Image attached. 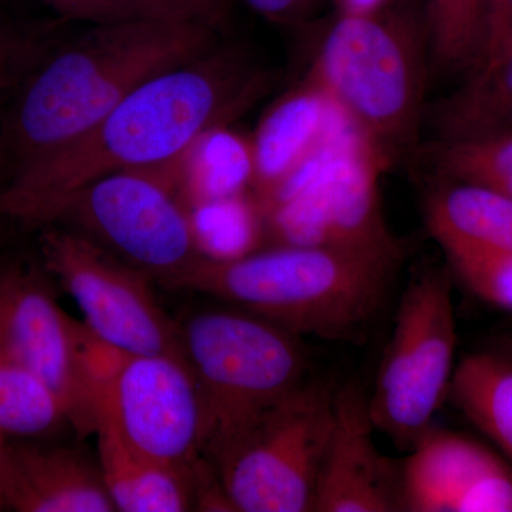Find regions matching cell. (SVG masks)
Returning a JSON list of instances; mask_svg holds the SVG:
<instances>
[{
  "instance_id": "6",
  "label": "cell",
  "mask_w": 512,
  "mask_h": 512,
  "mask_svg": "<svg viewBox=\"0 0 512 512\" xmlns=\"http://www.w3.org/2000/svg\"><path fill=\"white\" fill-rule=\"evenodd\" d=\"M158 171H120L50 205L36 227L72 229L151 281L183 289L202 261L191 211Z\"/></svg>"
},
{
  "instance_id": "34",
  "label": "cell",
  "mask_w": 512,
  "mask_h": 512,
  "mask_svg": "<svg viewBox=\"0 0 512 512\" xmlns=\"http://www.w3.org/2000/svg\"><path fill=\"white\" fill-rule=\"evenodd\" d=\"M8 181V160H6L5 147H3L2 136H0V192Z\"/></svg>"
},
{
  "instance_id": "2",
  "label": "cell",
  "mask_w": 512,
  "mask_h": 512,
  "mask_svg": "<svg viewBox=\"0 0 512 512\" xmlns=\"http://www.w3.org/2000/svg\"><path fill=\"white\" fill-rule=\"evenodd\" d=\"M220 35L200 23L157 18L70 32L0 109L8 180L79 140L151 77L211 52Z\"/></svg>"
},
{
  "instance_id": "17",
  "label": "cell",
  "mask_w": 512,
  "mask_h": 512,
  "mask_svg": "<svg viewBox=\"0 0 512 512\" xmlns=\"http://www.w3.org/2000/svg\"><path fill=\"white\" fill-rule=\"evenodd\" d=\"M104 485L120 512H184L200 501L201 481L128 447L106 420L96 429Z\"/></svg>"
},
{
  "instance_id": "21",
  "label": "cell",
  "mask_w": 512,
  "mask_h": 512,
  "mask_svg": "<svg viewBox=\"0 0 512 512\" xmlns=\"http://www.w3.org/2000/svg\"><path fill=\"white\" fill-rule=\"evenodd\" d=\"M188 192L194 207L249 194L254 184L252 141L228 126L202 136L188 151Z\"/></svg>"
},
{
  "instance_id": "32",
  "label": "cell",
  "mask_w": 512,
  "mask_h": 512,
  "mask_svg": "<svg viewBox=\"0 0 512 512\" xmlns=\"http://www.w3.org/2000/svg\"><path fill=\"white\" fill-rule=\"evenodd\" d=\"M396 0H335L336 10L345 13H369L386 8Z\"/></svg>"
},
{
  "instance_id": "15",
  "label": "cell",
  "mask_w": 512,
  "mask_h": 512,
  "mask_svg": "<svg viewBox=\"0 0 512 512\" xmlns=\"http://www.w3.org/2000/svg\"><path fill=\"white\" fill-rule=\"evenodd\" d=\"M5 505L16 512H116L99 463L39 440H9Z\"/></svg>"
},
{
  "instance_id": "11",
  "label": "cell",
  "mask_w": 512,
  "mask_h": 512,
  "mask_svg": "<svg viewBox=\"0 0 512 512\" xmlns=\"http://www.w3.org/2000/svg\"><path fill=\"white\" fill-rule=\"evenodd\" d=\"M389 167L363 133L353 134L311 180L262 210L265 237L274 245L404 252L380 200Z\"/></svg>"
},
{
  "instance_id": "31",
  "label": "cell",
  "mask_w": 512,
  "mask_h": 512,
  "mask_svg": "<svg viewBox=\"0 0 512 512\" xmlns=\"http://www.w3.org/2000/svg\"><path fill=\"white\" fill-rule=\"evenodd\" d=\"M242 2L268 22L296 26L311 18L322 0H242Z\"/></svg>"
},
{
  "instance_id": "9",
  "label": "cell",
  "mask_w": 512,
  "mask_h": 512,
  "mask_svg": "<svg viewBox=\"0 0 512 512\" xmlns=\"http://www.w3.org/2000/svg\"><path fill=\"white\" fill-rule=\"evenodd\" d=\"M0 355L56 393L77 436L96 433L101 386L120 355L77 325L28 266L0 268Z\"/></svg>"
},
{
  "instance_id": "1",
  "label": "cell",
  "mask_w": 512,
  "mask_h": 512,
  "mask_svg": "<svg viewBox=\"0 0 512 512\" xmlns=\"http://www.w3.org/2000/svg\"><path fill=\"white\" fill-rule=\"evenodd\" d=\"M272 83L248 50L224 42L151 77L79 140L9 177L0 220L36 227L50 205L103 175L177 170L202 136L241 117Z\"/></svg>"
},
{
  "instance_id": "33",
  "label": "cell",
  "mask_w": 512,
  "mask_h": 512,
  "mask_svg": "<svg viewBox=\"0 0 512 512\" xmlns=\"http://www.w3.org/2000/svg\"><path fill=\"white\" fill-rule=\"evenodd\" d=\"M9 439L0 433V511L6 510L5 505V476L8 464Z\"/></svg>"
},
{
  "instance_id": "20",
  "label": "cell",
  "mask_w": 512,
  "mask_h": 512,
  "mask_svg": "<svg viewBox=\"0 0 512 512\" xmlns=\"http://www.w3.org/2000/svg\"><path fill=\"white\" fill-rule=\"evenodd\" d=\"M437 138H460L512 128V49L484 72L437 101L431 111Z\"/></svg>"
},
{
  "instance_id": "5",
  "label": "cell",
  "mask_w": 512,
  "mask_h": 512,
  "mask_svg": "<svg viewBox=\"0 0 512 512\" xmlns=\"http://www.w3.org/2000/svg\"><path fill=\"white\" fill-rule=\"evenodd\" d=\"M185 360L200 389L210 460L265 410L306 382L301 338L242 309L195 313L181 325Z\"/></svg>"
},
{
  "instance_id": "3",
  "label": "cell",
  "mask_w": 512,
  "mask_h": 512,
  "mask_svg": "<svg viewBox=\"0 0 512 512\" xmlns=\"http://www.w3.org/2000/svg\"><path fill=\"white\" fill-rule=\"evenodd\" d=\"M404 252L272 245L234 259L205 255L183 289L299 336L352 340L382 309Z\"/></svg>"
},
{
  "instance_id": "23",
  "label": "cell",
  "mask_w": 512,
  "mask_h": 512,
  "mask_svg": "<svg viewBox=\"0 0 512 512\" xmlns=\"http://www.w3.org/2000/svg\"><path fill=\"white\" fill-rule=\"evenodd\" d=\"M424 151L439 178L483 185L512 198V128L477 136L437 138Z\"/></svg>"
},
{
  "instance_id": "24",
  "label": "cell",
  "mask_w": 512,
  "mask_h": 512,
  "mask_svg": "<svg viewBox=\"0 0 512 512\" xmlns=\"http://www.w3.org/2000/svg\"><path fill=\"white\" fill-rule=\"evenodd\" d=\"M429 32L431 70L473 72L483 45L484 0H423Z\"/></svg>"
},
{
  "instance_id": "30",
  "label": "cell",
  "mask_w": 512,
  "mask_h": 512,
  "mask_svg": "<svg viewBox=\"0 0 512 512\" xmlns=\"http://www.w3.org/2000/svg\"><path fill=\"white\" fill-rule=\"evenodd\" d=\"M512 49V0H494L485 16L483 45L473 74L490 69ZM467 76V77H468Z\"/></svg>"
},
{
  "instance_id": "19",
  "label": "cell",
  "mask_w": 512,
  "mask_h": 512,
  "mask_svg": "<svg viewBox=\"0 0 512 512\" xmlns=\"http://www.w3.org/2000/svg\"><path fill=\"white\" fill-rule=\"evenodd\" d=\"M448 399L512 461V359L495 353L463 357Z\"/></svg>"
},
{
  "instance_id": "7",
  "label": "cell",
  "mask_w": 512,
  "mask_h": 512,
  "mask_svg": "<svg viewBox=\"0 0 512 512\" xmlns=\"http://www.w3.org/2000/svg\"><path fill=\"white\" fill-rule=\"evenodd\" d=\"M335 389L303 382L210 457L232 510L313 512Z\"/></svg>"
},
{
  "instance_id": "35",
  "label": "cell",
  "mask_w": 512,
  "mask_h": 512,
  "mask_svg": "<svg viewBox=\"0 0 512 512\" xmlns=\"http://www.w3.org/2000/svg\"><path fill=\"white\" fill-rule=\"evenodd\" d=\"M505 356L510 357L512 359V342L508 343L507 352H505Z\"/></svg>"
},
{
  "instance_id": "16",
  "label": "cell",
  "mask_w": 512,
  "mask_h": 512,
  "mask_svg": "<svg viewBox=\"0 0 512 512\" xmlns=\"http://www.w3.org/2000/svg\"><path fill=\"white\" fill-rule=\"evenodd\" d=\"M336 111L338 104L308 76L272 104L251 138L255 164L251 194L256 204L320 146Z\"/></svg>"
},
{
  "instance_id": "22",
  "label": "cell",
  "mask_w": 512,
  "mask_h": 512,
  "mask_svg": "<svg viewBox=\"0 0 512 512\" xmlns=\"http://www.w3.org/2000/svg\"><path fill=\"white\" fill-rule=\"evenodd\" d=\"M70 421L56 393L25 366L0 355V433L15 440H42Z\"/></svg>"
},
{
  "instance_id": "4",
  "label": "cell",
  "mask_w": 512,
  "mask_h": 512,
  "mask_svg": "<svg viewBox=\"0 0 512 512\" xmlns=\"http://www.w3.org/2000/svg\"><path fill=\"white\" fill-rule=\"evenodd\" d=\"M308 77L345 111L389 165L419 153L431 70L423 0L369 13L336 10Z\"/></svg>"
},
{
  "instance_id": "25",
  "label": "cell",
  "mask_w": 512,
  "mask_h": 512,
  "mask_svg": "<svg viewBox=\"0 0 512 512\" xmlns=\"http://www.w3.org/2000/svg\"><path fill=\"white\" fill-rule=\"evenodd\" d=\"M191 215L202 251L211 258L251 254L265 237L264 218L251 192L197 205Z\"/></svg>"
},
{
  "instance_id": "29",
  "label": "cell",
  "mask_w": 512,
  "mask_h": 512,
  "mask_svg": "<svg viewBox=\"0 0 512 512\" xmlns=\"http://www.w3.org/2000/svg\"><path fill=\"white\" fill-rule=\"evenodd\" d=\"M69 23L93 25L131 18H147L124 0H39Z\"/></svg>"
},
{
  "instance_id": "26",
  "label": "cell",
  "mask_w": 512,
  "mask_h": 512,
  "mask_svg": "<svg viewBox=\"0 0 512 512\" xmlns=\"http://www.w3.org/2000/svg\"><path fill=\"white\" fill-rule=\"evenodd\" d=\"M73 23L0 18V109L30 73L72 32Z\"/></svg>"
},
{
  "instance_id": "10",
  "label": "cell",
  "mask_w": 512,
  "mask_h": 512,
  "mask_svg": "<svg viewBox=\"0 0 512 512\" xmlns=\"http://www.w3.org/2000/svg\"><path fill=\"white\" fill-rule=\"evenodd\" d=\"M40 252L83 313L84 326L123 356L185 359L181 325L158 303L151 279L100 245L62 227L43 228Z\"/></svg>"
},
{
  "instance_id": "14",
  "label": "cell",
  "mask_w": 512,
  "mask_h": 512,
  "mask_svg": "<svg viewBox=\"0 0 512 512\" xmlns=\"http://www.w3.org/2000/svg\"><path fill=\"white\" fill-rule=\"evenodd\" d=\"M333 413L313 511H403L402 463L377 450L369 396L359 383L335 390Z\"/></svg>"
},
{
  "instance_id": "13",
  "label": "cell",
  "mask_w": 512,
  "mask_h": 512,
  "mask_svg": "<svg viewBox=\"0 0 512 512\" xmlns=\"http://www.w3.org/2000/svg\"><path fill=\"white\" fill-rule=\"evenodd\" d=\"M403 511L512 512V466L480 441L431 426L402 461Z\"/></svg>"
},
{
  "instance_id": "8",
  "label": "cell",
  "mask_w": 512,
  "mask_h": 512,
  "mask_svg": "<svg viewBox=\"0 0 512 512\" xmlns=\"http://www.w3.org/2000/svg\"><path fill=\"white\" fill-rule=\"evenodd\" d=\"M457 349L451 272H420L404 291L369 412L375 429L409 450L448 399Z\"/></svg>"
},
{
  "instance_id": "18",
  "label": "cell",
  "mask_w": 512,
  "mask_h": 512,
  "mask_svg": "<svg viewBox=\"0 0 512 512\" xmlns=\"http://www.w3.org/2000/svg\"><path fill=\"white\" fill-rule=\"evenodd\" d=\"M424 217L441 248L512 252V198L491 188L439 178L427 194Z\"/></svg>"
},
{
  "instance_id": "28",
  "label": "cell",
  "mask_w": 512,
  "mask_h": 512,
  "mask_svg": "<svg viewBox=\"0 0 512 512\" xmlns=\"http://www.w3.org/2000/svg\"><path fill=\"white\" fill-rule=\"evenodd\" d=\"M147 18L200 23L222 32L231 18L234 0H124Z\"/></svg>"
},
{
  "instance_id": "27",
  "label": "cell",
  "mask_w": 512,
  "mask_h": 512,
  "mask_svg": "<svg viewBox=\"0 0 512 512\" xmlns=\"http://www.w3.org/2000/svg\"><path fill=\"white\" fill-rule=\"evenodd\" d=\"M451 275L477 298L512 313V252L444 247Z\"/></svg>"
},
{
  "instance_id": "12",
  "label": "cell",
  "mask_w": 512,
  "mask_h": 512,
  "mask_svg": "<svg viewBox=\"0 0 512 512\" xmlns=\"http://www.w3.org/2000/svg\"><path fill=\"white\" fill-rule=\"evenodd\" d=\"M99 419L141 456L205 483L207 420L187 360L121 356L101 386Z\"/></svg>"
}]
</instances>
